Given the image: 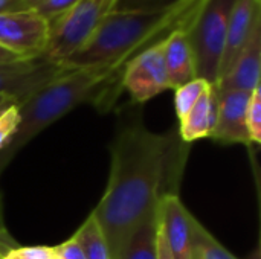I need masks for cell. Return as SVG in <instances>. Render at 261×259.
Instances as JSON below:
<instances>
[{
	"mask_svg": "<svg viewBox=\"0 0 261 259\" xmlns=\"http://www.w3.org/2000/svg\"><path fill=\"white\" fill-rule=\"evenodd\" d=\"M176 148L171 136L151 133L142 122L125 125L115 139L107 189L92 212L110 259H121L133 231L168 194L165 183Z\"/></svg>",
	"mask_w": 261,
	"mask_h": 259,
	"instance_id": "1",
	"label": "cell"
},
{
	"mask_svg": "<svg viewBox=\"0 0 261 259\" xmlns=\"http://www.w3.org/2000/svg\"><path fill=\"white\" fill-rule=\"evenodd\" d=\"M205 0H167L109 11L90 38L63 64L70 69L109 63L127 64L139 52L162 43L176 31H190Z\"/></svg>",
	"mask_w": 261,
	"mask_h": 259,
	"instance_id": "2",
	"label": "cell"
},
{
	"mask_svg": "<svg viewBox=\"0 0 261 259\" xmlns=\"http://www.w3.org/2000/svg\"><path fill=\"white\" fill-rule=\"evenodd\" d=\"M124 67V63H109L72 69L21 104H17L20 125L9 147L0 153V171L41 130L61 119L75 107L90 101L102 102L106 95L115 89V82H121Z\"/></svg>",
	"mask_w": 261,
	"mask_h": 259,
	"instance_id": "3",
	"label": "cell"
},
{
	"mask_svg": "<svg viewBox=\"0 0 261 259\" xmlns=\"http://www.w3.org/2000/svg\"><path fill=\"white\" fill-rule=\"evenodd\" d=\"M118 0H78L72 8L49 21L43 58L63 64L90 38L101 18L115 9Z\"/></svg>",
	"mask_w": 261,
	"mask_h": 259,
	"instance_id": "4",
	"label": "cell"
},
{
	"mask_svg": "<svg viewBox=\"0 0 261 259\" xmlns=\"http://www.w3.org/2000/svg\"><path fill=\"white\" fill-rule=\"evenodd\" d=\"M236 0H205L188 32L196 61V76L216 85L226 41L229 14Z\"/></svg>",
	"mask_w": 261,
	"mask_h": 259,
	"instance_id": "5",
	"label": "cell"
},
{
	"mask_svg": "<svg viewBox=\"0 0 261 259\" xmlns=\"http://www.w3.org/2000/svg\"><path fill=\"white\" fill-rule=\"evenodd\" d=\"M49 37V21L35 9L0 14V46L23 60L41 56Z\"/></svg>",
	"mask_w": 261,
	"mask_h": 259,
	"instance_id": "6",
	"label": "cell"
},
{
	"mask_svg": "<svg viewBox=\"0 0 261 259\" xmlns=\"http://www.w3.org/2000/svg\"><path fill=\"white\" fill-rule=\"evenodd\" d=\"M69 70L72 69L66 64L50 63L43 56L0 64V96L21 104Z\"/></svg>",
	"mask_w": 261,
	"mask_h": 259,
	"instance_id": "7",
	"label": "cell"
},
{
	"mask_svg": "<svg viewBox=\"0 0 261 259\" xmlns=\"http://www.w3.org/2000/svg\"><path fill=\"white\" fill-rule=\"evenodd\" d=\"M121 87L128 92L136 104H144L159 93L170 90L162 43L139 52L125 64Z\"/></svg>",
	"mask_w": 261,
	"mask_h": 259,
	"instance_id": "8",
	"label": "cell"
},
{
	"mask_svg": "<svg viewBox=\"0 0 261 259\" xmlns=\"http://www.w3.org/2000/svg\"><path fill=\"white\" fill-rule=\"evenodd\" d=\"M193 221L194 217L177 194L162 195L158 205V223L174 259H193Z\"/></svg>",
	"mask_w": 261,
	"mask_h": 259,
	"instance_id": "9",
	"label": "cell"
},
{
	"mask_svg": "<svg viewBox=\"0 0 261 259\" xmlns=\"http://www.w3.org/2000/svg\"><path fill=\"white\" fill-rule=\"evenodd\" d=\"M217 90V89H216ZM219 110L216 127L211 133V139L222 143H251L248 130V107L251 102L252 92L228 90L217 92Z\"/></svg>",
	"mask_w": 261,
	"mask_h": 259,
	"instance_id": "10",
	"label": "cell"
},
{
	"mask_svg": "<svg viewBox=\"0 0 261 259\" xmlns=\"http://www.w3.org/2000/svg\"><path fill=\"white\" fill-rule=\"evenodd\" d=\"M258 24H261V0H236L229 14L219 79L231 70Z\"/></svg>",
	"mask_w": 261,
	"mask_h": 259,
	"instance_id": "11",
	"label": "cell"
},
{
	"mask_svg": "<svg viewBox=\"0 0 261 259\" xmlns=\"http://www.w3.org/2000/svg\"><path fill=\"white\" fill-rule=\"evenodd\" d=\"M261 75V24H258L248 44L236 60L231 70L216 84L217 92L242 90L254 92L260 85Z\"/></svg>",
	"mask_w": 261,
	"mask_h": 259,
	"instance_id": "12",
	"label": "cell"
},
{
	"mask_svg": "<svg viewBox=\"0 0 261 259\" xmlns=\"http://www.w3.org/2000/svg\"><path fill=\"white\" fill-rule=\"evenodd\" d=\"M190 31H176L162 41L170 89H177L196 79V61L188 37Z\"/></svg>",
	"mask_w": 261,
	"mask_h": 259,
	"instance_id": "13",
	"label": "cell"
},
{
	"mask_svg": "<svg viewBox=\"0 0 261 259\" xmlns=\"http://www.w3.org/2000/svg\"><path fill=\"white\" fill-rule=\"evenodd\" d=\"M219 96L216 85H208L196 105L188 114L180 119V139L184 142H194L197 139L210 137L217 121Z\"/></svg>",
	"mask_w": 261,
	"mask_h": 259,
	"instance_id": "14",
	"label": "cell"
},
{
	"mask_svg": "<svg viewBox=\"0 0 261 259\" xmlns=\"http://www.w3.org/2000/svg\"><path fill=\"white\" fill-rule=\"evenodd\" d=\"M158 209L150 212L125 243L121 259H158Z\"/></svg>",
	"mask_w": 261,
	"mask_h": 259,
	"instance_id": "15",
	"label": "cell"
},
{
	"mask_svg": "<svg viewBox=\"0 0 261 259\" xmlns=\"http://www.w3.org/2000/svg\"><path fill=\"white\" fill-rule=\"evenodd\" d=\"M73 237L83 249L84 259H110L104 234L92 214Z\"/></svg>",
	"mask_w": 261,
	"mask_h": 259,
	"instance_id": "16",
	"label": "cell"
},
{
	"mask_svg": "<svg viewBox=\"0 0 261 259\" xmlns=\"http://www.w3.org/2000/svg\"><path fill=\"white\" fill-rule=\"evenodd\" d=\"M193 259H237L196 218L193 221Z\"/></svg>",
	"mask_w": 261,
	"mask_h": 259,
	"instance_id": "17",
	"label": "cell"
},
{
	"mask_svg": "<svg viewBox=\"0 0 261 259\" xmlns=\"http://www.w3.org/2000/svg\"><path fill=\"white\" fill-rule=\"evenodd\" d=\"M211 85L210 82H206L202 78H196L177 89H174V110L176 114L180 119H184L188 111L196 105V102L199 101V98L202 96V93L206 90V87Z\"/></svg>",
	"mask_w": 261,
	"mask_h": 259,
	"instance_id": "18",
	"label": "cell"
},
{
	"mask_svg": "<svg viewBox=\"0 0 261 259\" xmlns=\"http://www.w3.org/2000/svg\"><path fill=\"white\" fill-rule=\"evenodd\" d=\"M20 125V111L17 104L8 105L0 113V153L9 147Z\"/></svg>",
	"mask_w": 261,
	"mask_h": 259,
	"instance_id": "19",
	"label": "cell"
},
{
	"mask_svg": "<svg viewBox=\"0 0 261 259\" xmlns=\"http://www.w3.org/2000/svg\"><path fill=\"white\" fill-rule=\"evenodd\" d=\"M248 130L251 136V143L261 142V85H258L251 96V102L248 107Z\"/></svg>",
	"mask_w": 261,
	"mask_h": 259,
	"instance_id": "20",
	"label": "cell"
},
{
	"mask_svg": "<svg viewBox=\"0 0 261 259\" xmlns=\"http://www.w3.org/2000/svg\"><path fill=\"white\" fill-rule=\"evenodd\" d=\"M76 2L78 0H46L40 6H37L35 11H38L47 21H50L69 8H72Z\"/></svg>",
	"mask_w": 261,
	"mask_h": 259,
	"instance_id": "21",
	"label": "cell"
},
{
	"mask_svg": "<svg viewBox=\"0 0 261 259\" xmlns=\"http://www.w3.org/2000/svg\"><path fill=\"white\" fill-rule=\"evenodd\" d=\"M54 255L58 259H84L83 249L78 243V240L75 237H72L70 240H67L66 243L52 247Z\"/></svg>",
	"mask_w": 261,
	"mask_h": 259,
	"instance_id": "22",
	"label": "cell"
},
{
	"mask_svg": "<svg viewBox=\"0 0 261 259\" xmlns=\"http://www.w3.org/2000/svg\"><path fill=\"white\" fill-rule=\"evenodd\" d=\"M14 250L21 259H52L55 256L52 247H15Z\"/></svg>",
	"mask_w": 261,
	"mask_h": 259,
	"instance_id": "23",
	"label": "cell"
},
{
	"mask_svg": "<svg viewBox=\"0 0 261 259\" xmlns=\"http://www.w3.org/2000/svg\"><path fill=\"white\" fill-rule=\"evenodd\" d=\"M156 247H158V259H174L170 249H168V244L164 238V234L159 227V223H158V237H156Z\"/></svg>",
	"mask_w": 261,
	"mask_h": 259,
	"instance_id": "24",
	"label": "cell"
},
{
	"mask_svg": "<svg viewBox=\"0 0 261 259\" xmlns=\"http://www.w3.org/2000/svg\"><path fill=\"white\" fill-rule=\"evenodd\" d=\"M164 2L167 0H118L116 8H139V6H150Z\"/></svg>",
	"mask_w": 261,
	"mask_h": 259,
	"instance_id": "25",
	"label": "cell"
},
{
	"mask_svg": "<svg viewBox=\"0 0 261 259\" xmlns=\"http://www.w3.org/2000/svg\"><path fill=\"white\" fill-rule=\"evenodd\" d=\"M24 9L21 0H0V14Z\"/></svg>",
	"mask_w": 261,
	"mask_h": 259,
	"instance_id": "26",
	"label": "cell"
},
{
	"mask_svg": "<svg viewBox=\"0 0 261 259\" xmlns=\"http://www.w3.org/2000/svg\"><path fill=\"white\" fill-rule=\"evenodd\" d=\"M23 58H20L18 55L9 52L8 49L0 46V64H8V63H15V61H21Z\"/></svg>",
	"mask_w": 261,
	"mask_h": 259,
	"instance_id": "27",
	"label": "cell"
},
{
	"mask_svg": "<svg viewBox=\"0 0 261 259\" xmlns=\"http://www.w3.org/2000/svg\"><path fill=\"white\" fill-rule=\"evenodd\" d=\"M43 2H46V0H21L24 9H35V8L40 6Z\"/></svg>",
	"mask_w": 261,
	"mask_h": 259,
	"instance_id": "28",
	"label": "cell"
},
{
	"mask_svg": "<svg viewBox=\"0 0 261 259\" xmlns=\"http://www.w3.org/2000/svg\"><path fill=\"white\" fill-rule=\"evenodd\" d=\"M15 247H12L11 250H8L6 253H3L2 256H0V259H21L17 253H15V250H14Z\"/></svg>",
	"mask_w": 261,
	"mask_h": 259,
	"instance_id": "29",
	"label": "cell"
},
{
	"mask_svg": "<svg viewBox=\"0 0 261 259\" xmlns=\"http://www.w3.org/2000/svg\"><path fill=\"white\" fill-rule=\"evenodd\" d=\"M11 104H17V102H14V101H9V102H5V104H2V105H0V113H2V111H3V110L8 107V105H11Z\"/></svg>",
	"mask_w": 261,
	"mask_h": 259,
	"instance_id": "30",
	"label": "cell"
},
{
	"mask_svg": "<svg viewBox=\"0 0 261 259\" xmlns=\"http://www.w3.org/2000/svg\"><path fill=\"white\" fill-rule=\"evenodd\" d=\"M9 101H14V99L6 98V96H0V105H2V104H5V102H9ZM14 102H15V101H14Z\"/></svg>",
	"mask_w": 261,
	"mask_h": 259,
	"instance_id": "31",
	"label": "cell"
},
{
	"mask_svg": "<svg viewBox=\"0 0 261 259\" xmlns=\"http://www.w3.org/2000/svg\"><path fill=\"white\" fill-rule=\"evenodd\" d=\"M52 259H58V258H57V256H54V258H52Z\"/></svg>",
	"mask_w": 261,
	"mask_h": 259,
	"instance_id": "32",
	"label": "cell"
}]
</instances>
